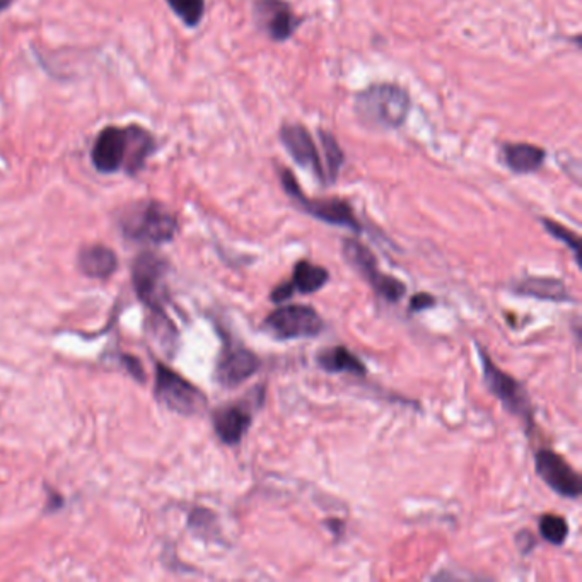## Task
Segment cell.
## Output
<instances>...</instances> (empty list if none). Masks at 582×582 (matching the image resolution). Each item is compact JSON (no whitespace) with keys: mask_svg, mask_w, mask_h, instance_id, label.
Segmentation results:
<instances>
[{"mask_svg":"<svg viewBox=\"0 0 582 582\" xmlns=\"http://www.w3.org/2000/svg\"><path fill=\"white\" fill-rule=\"evenodd\" d=\"M214 429L217 437L228 446L239 445L248 429L251 427L253 414L251 408L243 403L228 405L214 414Z\"/></svg>","mask_w":582,"mask_h":582,"instance_id":"obj_14","label":"cell"},{"mask_svg":"<svg viewBox=\"0 0 582 582\" xmlns=\"http://www.w3.org/2000/svg\"><path fill=\"white\" fill-rule=\"evenodd\" d=\"M507 168L518 174L535 173L545 161V151L533 144H506L502 149Z\"/></svg>","mask_w":582,"mask_h":582,"instance_id":"obj_17","label":"cell"},{"mask_svg":"<svg viewBox=\"0 0 582 582\" xmlns=\"http://www.w3.org/2000/svg\"><path fill=\"white\" fill-rule=\"evenodd\" d=\"M434 303L436 301H434V297L430 294H417L414 299L410 301V307H412V311H422L426 307L432 306Z\"/></svg>","mask_w":582,"mask_h":582,"instance_id":"obj_26","label":"cell"},{"mask_svg":"<svg viewBox=\"0 0 582 582\" xmlns=\"http://www.w3.org/2000/svg\"><path fill=\"white\" fill-rule=\"evenodd\" d=\"M412 107L410 94L393 82L371 84L355 96L353 109L364 127L374 130L399 128Z\"/></svg>","mask_w":582,"mask_h":582,"instance_id":"obj_1","label":"cell"},{"mask_svg":"<svg viewBox=\"0 0 582 582\" xmlns=\"http://www.w3.org/2000/svg\"><path fill=\"white\" fill-rule=\"evenodd\" d=\"M292 296H294V289H292L291 282H282L272 291V301L274 303H284Z\"/></svg>","mask_w":582,"mask_h":582,"instance_id":"obj_25","label":"cell"},{"mask_svg":"<svg viewBox=\"0 0 582 582\" xmlns=\"http://www.w3.org/2000/svg\"><path fill=\"white\" fill-rule=\"evenodd\" d=\"M118 267L113 249L103 245L86 246L79 253V268L91 278H108Z\"/></svg>","mask_w":582,"mask_h":582,"instance_id":"obj_15","label":"cell"},{"mask_svg":"<svg viewBox=\"0 0 582 582\" xmlns=\"http://www.w3.org/2000/svg\"><path fill=\"white\" fill-rule=\"evenodd\" d=\"M480 359H482L485 384L491 390L492 395L501 401V405L506 408L509 414L520 417L526 426L531 427L533 426V408H531V401L528 399V393L522 388L521 383H518L502 369L497 368L492 362L491 355L483 349H480Z\"/></svg>","mask_w":582,"mask_h":582,"instance_id":"obj_4","label":"cell"},{"mask_svg":"<svg viewBox=\"0 0 582 582\" xmlns=\"http://www.w3.org/2000/svg\"><path fill=\"white\" fill-rule=\"evenodd\" d=\"M173 13L183 21L186 26L195 28L199 26L203 13H205V0H166Z\"/></svg>","mask_w":582,"mask_h":582,"instance_id":"obj_22","label":"cell"},{"mask_svg":"<svg viewBox=\"0 0 582 582\" xmlns=\"http://www.w3.org/2000/svg\"><path fill=\"white\" fill-rule=\"evenodd\" d=\"M255 19L274 42L289 40L301 23L286 0H255Z\"/></svg>","mask_w":582,"mask_h":582,"instance_id":"obj_11","label":"cell"},{"mask_svg":"<svg viewBox=\"0 0 582 582\" xmlns=\"http://www.w3.org/2000/svg\"><path fill=\"white\" fill-rule=\"evenodd\" d=\"M328 278H330V274L324 267L314 265L311 261L301 260L296 263L289 282H291L294 292L313 294V292L320 291L323 286L328 282Z\"/></svg>","mask_w":582,"mask_h":582,"instance_id":"obj_20","label":"cell"},{"mask_svg":"<svg viewBox=\"0 0 582 582\" xmlns=\"http://www.w3.org/2000/svg\"><path fill=\"white\" fill-rule=\"evenodd\" d=\"M155 395L169 410L182 415L200 414L207 405L199 388L163 364L155 368Z\"/></svg>","mask_w":582,"mask_h":582,"instance_id":"obj_6","label":"cell"},{"mask_svg":"<svg viewBox=\"0 0 582 582\" xmlns=\"http://www.w3.org/2000/svg\"><path fill=\"white\" fill-rule=\"evenodd\" d=\"M343 257L361 276L368 280L369 286L376 291V294L386 299L388 303H399L405 296L407 286L397 277L386 276L380 270L376 257L368 246L359 243L357 239H345Z\"/></svg>","mask_w":582,"mask_h":582,"instance_id":"obj_5","label":"cell"},{"mask_svg":"<svg viewBox=\"0 0 582 582\" xmlns=\"http://www.w3.org/2000/svg\"><path fill=\"white\" fill-rule=\"evenodd\" d=\"M125 132H127L128 144H127V159L123 168L128 171V174H136L144 166L149 154L153 153L154 138L147 130L140 128L137 125L127 127Z\"/></svg>","mask_w":582,"mask_h":582,"instance_id":"obj_18","label":"cell"},{"mask_svg":"<svg viewBox=\"0 0 582 582\" xmlns=\"http://www.w3.org/2000/svg\"><path fill=\"white\" fill-rule=\"evenodd\" d=\"M280 182L287 195L291 197L306 214L332 226H343L361 232V222L353 214L352 207L340 199H307L301 186L296 182L289 169L280 171Z\"/></svg>","mask_w":582,"mask_h":582,"instance_id":"obj_3","label":"cell"},{"mask_svg":"<svg viewBox=\"0 0 582 582\" xmlns=\"http://www.w3.org/2000/svg\"><path fill=\"white\" fill-rule=\"evenodd\" d=\"M164 274L166 263L154 253H142L134 263V286L138 297L155 313H161Z\"/></svg>","mask_w":582,"mask_h":582,"instance_id":"obj_9","label":"cell"},{"mask_svg":"<svg viewBox=\"0 0 582 582\" xmlns=\"http://www.w3.org/2000/svg\"><path fill=\"white\" fill-rule=\"evenodd\" d=\"M260 366L258 355L245 347H226L219 359L215 378L222 386L234 388L249 380Z\"/></svg>","mask_w":582,"mask_h":582,"instance_id":"obj_13","label":"cell"},{"mask_svg":"<svg viewBox=\"0 0 582 582\" xmlns=\"http://www.w3.org/2000/svg\"><path fill=\"white\" fill-rule=\"evenodd\" d=\"M543 226H545V230L552 234L553 238H557L562 243H566L574 251L576 258H579V236L577 234H574L572 230H568L562 224L550 221V219H543Z\"/></svg>","mask_w":582,"mask_h":582,"instance_id":"obj_24","label":"cell"},{"mask_svg":"<svg viewBox=\"0 0 582 582\" xmlns=\"http://www.w3.org/2000/svg\"><path fill=\"white\" fill-rule=\"evenodd\" d=\"M127 132L120 127L103 128L94 140L91 159L99 173H115L125 166L127 159Z\"/></svg>","mask_w":582,"mask_h":582,"instance_id":"obj_12","label":"cell"},{"mask_svg":"<svg viewBox=\"0 0 582 582\" xmlns=\"http://www.w3.org/2000/svg\"><path fill=\"white\" fill-rule=\"evenodd\" d=\"M123 234L134 241L161 245L174 238L178 230V221L168 209L159 202H140L130 207L122 221Z\"/></svg>","mask_w":582,"mask_h":582,"instance_id":"obj_2","label":"cell"},{"mask_svg":"<svg viewBox=\"0 0 582 582\" xmlns=\"http://www.w3.org/2000/svg\"><path fill=\"white\" fill-rule=\"evenodd\" d=\"M540 535L552 545H562L568 540V521L557 514H545L540 518Z\"/></svg>","mask_w":582,"mask_h":582,"instance_id":"obj_23","label":"cell"},{"mask_svg":"<svg viewBox=\"0 0 582 582\" xmlns=\"http://www.w3.org/2000/svg\"><path fill=\"white\" fill-rule=\"evenodd\" d=\"M535 465L538 476L559 495L568 499H577L581 495V476L560 455L550 449H541L537 453Z\"/></svg>","mask_w":582,"mask_h":582,"instance_id":"obj_8","label":"cell"},{"mask_svg":"<svg viewBox=\"0 0 582 582\" xmlns=\"http://www.w3.org/2000/svg\"><path fill=\"white\" fill-rule=\"evenodd\" d=\"M316 362L323 371L332 372V374H338V372H351V374H357V376L366 374L364 362L345 347L324 349L316 355Z\"/></svg>","mask_w":582,"mask_h":582,"instance_id":"obj_19","label":"cell"},{"mask_svg":"<svg viewBox=\"0 0 582 582\" xmlns=\"http://www.w3.org/2000/svg\"><path fill=\"white\" fill-rule=\"evenodd\" d=\"M280 142L301 168L311 169L320 182L326 183L322 157H320L318 147L311 137V134L307 132L306 127H303L299 123L282 125L280 127Z\"/></svg>","mask_w":582,"mask_h":582,"instance_id":"obj_10","label":"cell"},{"mask_svg":"<svg viewBox=\"0 0 582 582\" xmlns=\"http://www.w3.org/2000/svg\"><path fill=\"white\" fill-rule=\"evenodd\" d=\"M516 292L521 296L553 301V303L572 301L566 284L559 278H549V277H528L516 286Z\"/></svg>","mask_w":582,"mask_h":582,"instance_id":"obj_16","label":"cell"},{"mask_svg":"<svg viewBox=\"0 0 582 582\" xmlns=\"http://www.w3.org/2000/svg\"><path fill=\"white\" fill-rule=\"evenodd\" d=\"M323 318L318 311L305 305L278 307L265 320V328L268 330V333L278 340L318 337L323 332Z\"/></svg>","mask_w":582,"mask_h":582,"instance_id":"obj_7","label":"cell"},{"mask_svg":"<svg viewBox=\"0 0 582 582\" xmlns=\"http://www.w3.org/2000/svg\"><path fill=\"white\" fill-rule=\"evenodd\" d=\"M320 138H322L323 153H324V166H323L324 178H326V183H332L338 178L340 168L345 161V154L338 146L337 138L330 132L320 130Z\"/></svg>","mask_w":582,"mask_h":582,"instance_id":"obj_21","label":"cell"}]
</instances>
